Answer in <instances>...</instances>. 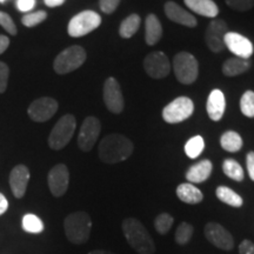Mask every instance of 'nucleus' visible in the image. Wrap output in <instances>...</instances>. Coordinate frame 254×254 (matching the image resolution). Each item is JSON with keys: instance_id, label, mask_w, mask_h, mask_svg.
Returning <instances> with one entry per match:
<instances>
[{"instance_id": "nucleus-1", "label": "nucleus", "mask_w": 254, "mask_h": 254, "mask_svg": "<svg viewBox=\"0 0 254 254\" xmlns=\"http://www.w3.org/2000/svg\"><path fill=\"white\" fill-rule=\"evenodd\" d=\"M134 146L128 138L119 133L104 136L99 144V158L105 164H118L125 161L133 153Z\"/></svg>"}, {"instance_id": "nucleus-2", "label": "nucleus", "mask_w": 254, "mask_h": 254, "mask_svg": "<svg viewBox=\"0 0 254 254\" xmlns=\"http://www.w3.org/2000/svg\"><path fill=\"white\" fill-rule=\"evenodd\" d=\"M122 227L127 243L136 253L154 254V241L141 221L135 218H127L123 221Z\"/></svg>"}, {"instance_id": "nucleus-3", "label": "nucleus", "mask_w": 254, "mask_h": 254, "mask_svg": "<svg viewBox=\"0 0 254 254\" xmlns=\"http://www.w3.org/2000/svg\"><path fill=\"white\" fill-rule=\"evenodd\" d=\"M64 230L68 241L75 245H82L90 239L92 231L91 217L86 212H74L64 220Z\"/></svg>"}, {"instance_id": "nucleus-4", "label": "nucleus", "mask_w": 254, "mask_h": 254, "mask_svg": "<svg viewBox=\"0 0 254 254\" xmlns=\"http://www.w3.org/2000/svg\"><path fill=\"white\" fill-rule=\"evenodd\" d=\"M77 122H75L74 116L72 114H66L60 118L49 136V145L52 150L59 151L63 150L66 145L71 141L73 134L75 132Z\"/></svg>"}, {"instance_id": "nucleus-5", "label": "nucleus", "mask_w": 254, "mask_h": 254, "mask_svg": "<svg viewBox=\"0 0 254 254\" xmlns=\"http://www.w3.org/2000/svg\"><path fill=\"white\" fill-rule=\"evenodd\" d=\"M86 60V51L81 46L74 45L62 51L56 57L53 68L58 74H67L78 69Z\"/></svg>"}, {"instance_id": "nucleus-6", "label": "nucleus", "mask_w": 254, "mask_h": 254, "mask_svg": "<svg viewBox=\"0 0 254 254\" xmlns=\"http://www.w3.org/2000/svg\"><path fill=\"white\" fill-rule=\"evenodd\" d=\"M173 71L178 81L190 85L199 74V64L195 57L189 52H180L173 59Z\"/></svg>"}, {"instance_id": "nucleus-7", "label": "nucleus", "mask_w": 254, "mask_h": 254, "mask_svg": "<svg viewBox=\"0 0 254 254\" xmlns=\"http://www.w3.org/2000/svg\"><path fill=\"white\" fill-rule=\"evenodd\" d=\"M101 24V17L94 11H82L69 20L67 32L72 38H80L97 30Z\"/></svg>"}, {"instance_id": "nucleus-8", "label": "nucleus", "mask_w": 254, "mask_h": 254, "mask_svg": "<svg viewBox=\"0 0 254 254\" xmlns=\"http://www.w3.org/2000/svg\"><path fill=\"white\" fill-rule=\"evenodd\" d=\"M193 101L187 97H179L164 107L163 119L167 124H179L189 119L193 114Z\"/></svg>"}, {"instance_id": "nucleus-9", "label": "nucleus", "mask_w": 254, "mask_h": 254, "mask_svg": "<svg viewBox=\"0 0 254 254\" xmlns=\"http://www.w3.org/2000/svg\"><path fill=\"white\" fill-rule=\"evenodd\" d=\"M101 125L95 117H87L81 124L78 135V146L82 152H90L99 138Z\"/></svg>"}, {"instance_id": "nucleus-10", "label": "nucleus", "mask_w": 254, "mask_h": 254, "mask_svg": "<svg viewBox=\"0 0 254 254\" xmlns=\"http://www.w3.org/2000/svg\"><path fill=\"white\" fill-rule=\"evenodd\" d=\"M227 32V24L222 19H213L208 24L205 32V41L206 45L212 52L219 53L226 49L224 39Z\"/></svg>"}, {"instance_id": "nucleus-11", "label": "nucleus", "mask_w": 254, "mask_h": 254, "mask_svg": "<svg viewBox=\"0 0 254 254\" xmlns=\"http://www.w3.org/2000/svg\"><path fill=\"white\" fill-rule=\"evenodd\" d=\"M104 103L107 110L114 114H119L124 110V95L118 80L116 78L110 77L105 80L104 84Z\"/></svg>"}, {"instance_id": "nucleus-12", "label": "nucleus", "mask_w": 254, "mask_h": 254, "mask_svg": "<svg viewBox=\"0 0 254 254\" xmlns=\"http://www.w3.org/2000/svg\"><path fill=\"white\" fill-rule=\"evenodd\" d=\"M58 111V101L53 98L43 97L36 99L28 106L27 113L36 123H45L50 120Z\"/></svg>"}, {"instance_id": "nucleus-13", "label": "nucleus", "mask_w": 254, "mask_h": 254, "mask_svg": "<svg viewBox=\"0 0 254 254\" xmlns=\"http://www.w3.org/2000/svg\"><path fill=\"white\" fill-rule=\"evenodd\" d=\"M205 237L212 245L224 251H231L234 247V239L232 234L218 222H208L204 230Z\"/></svg>"}, {"instance_id": "nucleus-14", "label": "nucleus", "mask_w": 254, "mask_h": 254, "mask_svg": "<svg viewBox=\"0 0 254 254\" xmlns=\"http://www.w3.org/2000/svg\"><path fill=\"white\" fill-rule=\"evenodd\" d=\"M146 73L153 79H163L171 72L170 59L164 52H152L144 60Z\"/></svg>"}, {"instance_id": "nucleus-15", "label": "nucleus", "mask_w": 254, "mask_h": 254, "mask_svg": "<svg viewBox=\"0 0 254 254\" xmlns=\"http://www.w3.org/2000/svg\"><path fill=\"white\" fill-rule=\"evenodd\" d=\"M225 47L238 58L250 59L254 52L253 44L250 39L237 32H227L225 36Z\"/></svg>"}, {"instance_id": "nucleus-16", "label": "nucleus", "mask_w": 254, "mask_h": 254, "mask_svg": "<svg viewBox=\"0 0 254 254\" xmlns=\"http://www.w3.org/2000/svg\"><path fill=\"white\" fill-rule=\"evenodd\" d=\"M47 182H49L50 190L53 195L63 196L69 185V172L67 166L65 164H58L53 166L47 177Z\"/></svg>"}, {"instance_id": "nucleus-17", "label": "nucleus", "mask_w": 254, "mask_h": 254, "mask_svg": "<svg viewBox=\"0 0 254 254\" xmlns=\"http://www.w3.org/2000/svg\"><path fill=\"white\" fill-rule=\"evenodd\" d=\"M28 182H30V171L25 165H17L11 171L8 183L15 198L21 199L25 195Z\"/></svg>"}, {"instance_id": "nucleus-18", "label": "nucleus", "mask_w": 254, "mask_h": 254, "mask_svg": "<svg viewBox=\"0 0 254 254\" xmlns=\"http://www.w3.org/2000/svg\"><path fill=\"white\" fill-rule=\"evenodd\" d=\"M165 13L166 17L170 20L174 21V23L184 25L186 27H195L198 21L194 18V15H192L190 12H187L185 8H183L182 6L178 5L174 1H167L164 6Z\"/></svg>"}, {"instance_id": "nucleus-19", "label": "nucleus", "mask_w": 254, "mask_h": 254, "mask_svg": "<svg viewBox=\"0 0 254 254\" xmlns=\"http://www.w3.org/2000/svg\"><path fill=\"white\" fill-rule=\"evenodd\" d=\"M225 110H226V99L225 94L220 90L215 88L209 93L207 98V104H206V111L209 119L213 122H219L224 117Z\"/></svg>"}, {"instance_id": "nucleus-20", "label": "nucleus", "mask_w": 254, "mask_h": 254, "mask_svg": "<svg viewBox=\"0 0 254 254\" xmlns=\"http://www.w3.org/2000/svg\"><path fill=\"white\" fill-rule=\"evenodd\" d=\"M212 170H213V165L212 161L208 159L199 161L194 165H192L186 172V179L190 184H200L204 183L211 176Z\"/></svg>"}, {"instance_id": "nucleus-21", "label": "nucleus", "mask_w": 254, "mask_h": 254, "mask_svg": "<svg viewBox=\"0 0 254 254\" xmlns=\"http://www.w3.org/2000/svg\"><path fill=\"white\" fill-rule=\"evenodd\" d=\"M190 11L206 18H215L219 14V7L213 0H184Z\"/></svg>"}, {"instance_id": "nucleus-22", "label": "nucleus", "mask_w": 254, "mask_h": 254, "mask_svg": "<svg viewBox=\"0 0 254 254\" xmlns=\"http://www.w3.org/2000/svg\"><path fill=\"white\" fill-rule=\"evenodd\" d=\"M163 37V26L155 14H148L145 20V40L146 44L153 46Z\"/></svg>"}, {"instance_id": "nucleus-23", "label": "nucleus", "mask_w": 254, "mask_h": 254, "mask_svg": "<svg viewBox=\"0 0 254 254\" xmlns=\"http://www.w3.org/2000/svg\"><path fill=\"white\" fill-rule=\"evenodd\" d=\"M177 196L179 198V200H182L183 202L190 205L199 204V202H201L202 199H204V194H202L201 190L190 183L180 184V185L177 187Z\"/></svg>"}, {"instance_id": "nucleus-24", "label": "nucleus", "mask_w": 254, "mask_h": 254, "mask_svg": "<svg viewBox=\"0 0 254 254\" xmlns=\"http://www.w3.org/2000/svg\"><path fill=\"white\" fill-rule=\"evenodd\" d=\"M251 68V60L243 59L234 57V58L227 59L222 65V73L226 77H237V75L244 74Z\"/></svg>"}, {"instance_id": "nucleus-25", "label": "nucleus", "mask_w": 254, "mask_h": 254, "mask_svg": "<svg viewBox=\"0 0 254 254\" xmlns=\"http://www.w3.org/2000/svg\"><path fill=\"white\" fill-rule=\"evenodd\" d=\"M140 24H141L140 15L135 13L128 15V17L124 19L122 24H120V27H119L120 37L124 38V39H129V38L134 36L136 32H138L139 27H140Z\"/></svg>"}, {"instance_id": "nucleus-26", "label": "nucleus", "mask_w": 254, "mask_h": 254, "mask_svg": "<svg viewBox=\"0 0 254 254\" xmlns=\"http://www.w3.org/2000/svg\"><path fill=\"white\" fill-rule=\"evenodd\" d=\"M215 195L220 201L232 207H241L244 204L243 198L227 186H219L215 190Z\"/></svg>"}, {"instance_id": "nucleus-27", "label": "nucleus", "mask_w": 254, "mask_h": 254, "mask_svg": "<svg viewBox=\"0 0 254 254\" xmlns=\"http://www.w3.org/2000/svg\"><path fill=\"white\" fill-rule=\"evenodd\" d=\"M243 138H241L239 133L234 131H227L221 135L220 145L225 151L231 152V153H236L239 152L243 147Z\"/></svg>"}, {"instance_id": "nucleus-28", "label": "nucleus", "mask_w": 254, "mask_h": 254, "mask_svg": "<svg viewBox=\"0 0 254 254\" xmlns=\"http://www.w3.org/2000/svg\"><path fill=\"white\" fill-rule=\"evenodd\" d=\"M222 171H224L225 176L231 178L234 182H243L245 178L243 167L234 159H225L222 163Z\"/></svg>"}, {"instance_id": "nucleus-29", "label": "nucleus", "mask_w": 254, "mask_h": 254, "mask_svg": "<svg viewBox=\"0 0 254 254\" xmlns=\"http://www.w3.org/2000/svg\"><path fill=\"white\" fill-rule=\"evenodd\" d=\"M205 148V141L201 135H195L190 138L185 145V153L190 159L198 158Z\"/></svg>"}, {"instance_id": "nucleus-30", "label": "nucleus", "mask_w": 254, "mask_h": 254, "mask_svg": "<svg viewBox=\"0 0 254 254\" xmlns=\"http://www.w3.org/2000/svg\"><path fill=\"white\" fill-rule=\"evenodd\" d=\"M23 228L28 233L38 234L44 231V222L36 214L28 213L23 218Z\"/></svg>"}, {"instance_id": "nucleus-31", "label": "nucleus", "mask_w": 254, "mask_h": 254, "mask_svg": "<svg viewBox=\"0 0 254 254\" xmlns=\"http://www.w3.org/2000/svg\"><path fill=\"white\" fill-rule=\"evenodd\" d=\"M193 236V226L189 222L184 221L178 226L176 230V234H174V238H176L177 244L179 245H186V244L190 243V240L192 239Z\"/></svg>"}, {"instance_id": "nucleus-32", "label": "nucleus", "mask_w": 254, "mask_h": 254, "mask_svg": "<svg viewBox=\"0 0 254 254\" xmlns=\"http://www.w3.org/2000/svg\"><path fill=\"white\" fill-rule=\"evenodd\" d=\"M241 113L247 118H254V92L246 91L240 99Z\"/></svg>"}, {"instance_id": "nucleus-33", "label": "nucleus", "mask_w": 254, "mask_h": 254, "mask_svg": "<svg viewBox=\"0 0 254 254\" xmlns=\"http://www.w3.org/2000/svg\"><path fill=\"white\" fill-rule=\"evenodd\" d=\"M174 222V219L171 214L168 213H160L155 218L154 220V227L159 234H166L170 232L171 227H172Z\"/></svg>"}, {"instance_id": "nucleus-34", "label": "nucleus", "mask_w": 254, "mask_h": 254, "mask_svg": "<svg viewBox=\"0 0 254 254\" xmlns=\"http://www.w3.org/2000/svg\"><path fill=\"white\" fill-rule=\"evenodd\" d=\"M47 13L45 11H37V12H31V13H26L21 18V23L24 24V26L26 27H34L40 23H43L44 20H46Z\"/></svg>"}, {"instance_id": "nucleus-35", "label": "nucleus", "mask_w": 254, "mask_h": 254, "mask_svg": "<svg viewBox=\"0 0 254 254\" xmlns=\"http://www.w3.org/2000/svg\"><path fill=\"white\" fill-rule=\"evenodd\" d=\"M225 2L232 9L239 12H246L253 8L254 0H225Z\"/></svg>"}, {"instance_id": "nucleus-36", "label": "nucleus", "mask_w": 254, "mask_h": 254, "mask_svg": "<svg viewBox=\"0 0 254 254\" xmlns=\"http://www.w3.org/2000/svg\"><path fill=\"white\" fill-rule=\"evenodd\" d=\"M0 26H1L4 30L7 32V33L12 34V36H15L17 34V26H15L13 19L5 12L0 11Z\"/></svg>"}, {"instance_id": "nucleus-37", "label": "nucleus", "mask_w": 254, "mask_h": 254, "mask_svg": "<svg viewBox=\"0 0 254 254\" xmlns=\"http://www.w3.org/2000/svg\"><path fill=\"white\" fill-rule=\"evenodd\" d=\"M9 68L5 63L0 62V93H4L7 87Z\"/></svg>"}, {"instance_id": "nucleus-38", "label": "nucleus", "mask_w": 254, "mask_h": 254, "mask_svg": "<svg viewBox=\"0 0 254 254\" xmlns=\"http://www.w3.org/2000/svg\"><path fill=\"white\" fill-rule=\"evenodd\" d=\"M122 0H99L100 9L106 14H111L118 8Z\"/></svg>"}, {"instance_id": "nucleus-39", "label": "nucleus", "mask_w": 254, "mask_h": 254, "mask_svg": "<svg viewBox=\"0 0 254 254\" xmlns=\"http://www.w3.org/2000/svg\"><path fill=\"white\" fill-rule=\"evenodd\" d=\"M15 5H17V8L20 12L30 13V11H32L36 6V0H17Z\"/></svg>"}, {"instance_id": "nucleus-40", "label": "nucleus", "mask_w": 254, "mask_h": 254, "mask_svg": "<svg viewBox=\"0 0 254 254\" xmlns=\"http://www.w3.org/2000/svg\"><path fill=\"white\" fill-rule=\"evenodd\" d=\"M240 254H254V243L251 240H243L239 245Z\"/></svg>"}, {"instance_id": "nucleus-41", "label": "nucleus", "mask_w": 254, "mask_h": 254, "mask_svg": "<svg viewBox=\"0 0 254 254\" xmlns=\"http://www.w3.org/2000/svg\"><path fill=\"white\" fill-rule=\"evenodd\" d=\"M246 166L251 180L254 182V152H250L246 157Z\"/></svg>"}, {"instance_id": "nucleus-42", "label": "nucleus", "mask_w": 254, "mask_h": 254, "mask_svg": "<svg viewBox=\"0 0 254 254\" xmlns=\"http://www.w3.org/2000/svg\"><path fill=\"white\" fill-rule=\"evenodd\" d=\"M9 46V39L6 36H0V55L5 52Z\"/></svg>"}, {"instance_id": "nucleus-43", "label": "nucleus", "mask_w": 254, "mask_h": 254, "mask_svg": "<svg viewBox=\"0 0 254 254\" xmlns=\"http://www.w3.org/2000/svg\"><path fill=\"white\" fill-rule=\"evenodd\" d=\"M7 207H8L7 199L5 198L4 194H1V193H0V215L4 214L5 212L7 211Z\"/></svg>"}, {"instance_id": "nucleus-44", "label": "nucleus", "mask_w": 254, "mask_h": 254, "mask_svg": "<svg viewBox=\"0 0 254 254\" xmlns=\"http://www.w3.org/2000/svg\"><path fill=\"white\" fill-rule=\"evenodd\" d=\"M66 0H44L46 6L49 7H58V6H62Z\"/></svg>"}, {"instance_id": "nucleus-45", "label": "nucleus", "mask_w": 254, "mask_h": 254, "mask_svg": "<svg viewBox=\"0 0 254 254\" xmlns=\"http://www.w3.org/2000/svg\"><path fill=\"white\" fill-rule=\"evenodd\" d=\"M88 254H114V253L110 252V251H105V250H94V251H91Z\"/></svg>"}, {"instance_id": "nucleus-46", "label": "nucleus", "mask_w": 254, "mask_h": 254, "mask_svg": "<svg viewBox=\"0 0 254 254\" xmlns=\"http://www.w3.org/2000/svg\"><path fill=\"white\" fill-rule=\"evenodd\" d=\"M7 1V0H0V2H1V4H4V2H6Z\"/></svg>"}]
</instances>
